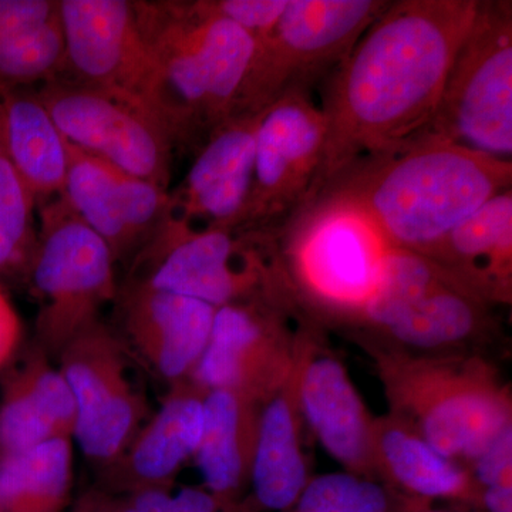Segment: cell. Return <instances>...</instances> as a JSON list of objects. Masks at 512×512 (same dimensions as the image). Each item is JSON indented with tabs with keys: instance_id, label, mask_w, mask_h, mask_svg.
Here are the masks:
<instances>
[{
	"instance_id": "cell-1",
	"label": "cell",
	"mask_w": 512,
	"mask_h": 512,
	"mask_svg": "<svg viewBox=\"0 0 512 512\" xmlns=\"http://www.w3.org/2000/svg\"><path fill=\"white\" fill-rule=\"evenodd\" d=\"M477 2L390 0L322 83L325 143L302 210L352 165L426 133Z\"/></svg>"
},
{
	"instance_id": "cell-2",
	"label": "cell",
	"mask_w": 512,
	"mask_h": 512,
	"mask_svg": "<svg viewBox=\"0 0 512 512\" xmlns=\"http://www.w3.org/2000/svg\"><path fill=\"white\" fill-rule=\"evenodd\" d=\"M511 188L512 161L421 134L406 146L352 165L316 200L352 205L390 248L424 255Z\"/></svg>"
},
{
	"instance_id": "cell-3",
	"label": "cell",
	"mask_w": 512,
	"mask_h": 512,
	"mask_svg": "<svg viewBox=\"0 0 512 512\" xmlns=\"http://www.w3.org/2000/svg\"><path fill=\"white\" fill-rule=\"evenodd\" d=\"M160 76L164 119L174 147L198 150L234 116L256 42L194 0L133 2Z\"/></svg>"
},
{
	"instance_id": "cell-4",
	"label": "cell",
	"mask_w": 512,
	"mask_h": 512,
	"mask_svg": "<svg viewBox=\"0 0 512 512\" xmlns=\"http://www.w3.org/2000/svg\"><path fill=\"white\" fill-rule=\"evenodd\" d=\"M282 276L278 232L195 228L170 210L134 256L131 281L218 309L271 298Z\"/></svg>"
},
{
	"instance_id": "cell-5",
	"label": "cell",
	"mask_w": 512,
	"mask_h": 512,
	"mask_svg": "<svg viewBox=\"0 0 512 512\" xmlns=\"http://www.w3.org/2000/svg\"><path fill=\"white\" fill-rule=\"evenodd\" d=\"M393 406L441 456L476 461L511 427L507 390L476 360L383 359Z\"/></svg>"
},
{
	"instance_id": "cell-6",
	"label": "cell",
	"mask_w": 512,
	"mask_h": 512,
	"mask_svg": "<svg viewBox=\"0 0 512 512\" xmlns=\"http://www.w3.org/2000/svg\"><path fill=\"white\" fill-rule=\"evenodd\" d=\"M113 252L66 204L62 195L40 202L37 242L28 276L40 301L37 349L56 357L80 333L99 322L116 302Z\"/></svg>"
},
{
	"instance_id": "cell-7",
	"label": "cell",
	"mask_w": 512,
	"mask_h": 512,
	"mask_svg": "<svg viewBox=\"0 0 512 512\" xmlns=\"http://www.w3.org/2000/svg\"><path fill=\"white\" fill-rule=\"evenodd\" d=\"M423 134L511 161V0H478L439 106Z\"/></svg>"
},
{
	"instance_id": "cell-8",
	"label": "cell",
	"mask_w": 512,
	"mask_h": 512,
	"mask_svg": "<svg viewBox=\"0 0 512 512\" xmlns=\"http://www.w3.org/2000/svg\"><path fill=\"white\" fill-rule=\"evenodd\" d=\"M390 0H288L256 43L234 114L261 113L282 94L312 90L352 52Z\"/></svg>"
},
{
	"instance_id": "cell-9",
	"label": "cell",
	"mask_w": 512,
	"mask_h": 512,
	"mask_svg": "<svg viewBox=\"0 0 512 512\" xmlns=\"http://www.w3.org/2000/svg\"><path fill=\"white\" fill-rule=\"evenodd\" d=\"M284 268L328 311L356 316L379 284L389 245L357 208L319 198L279 229Z\"/></svg>"
},
{
	"instance_id": "cell-10",
	"label": "cell",
	"mask_w": 512,
	"mask_h": 512,
	"mask_svg": "<svg viewBox=\"0 0 512 512\" xmlns=\"http://www.w3.org/2000/svg\"><path fill=\"white\" fill-rule=\"evenodd\" d=\"M123 340L101 320L56 357L76 406L73 443L101 471L113 466L148 419L128 376Z\"/></svg>"
},
{
	"instance_id": "cell-11",
	"label": "cell",
	"mask_w": 512,
	"mask_h": 512,
	"mask_svg": "<svg viewBox=\"0 0 512 512\" xmlns=\"http://www.w3.org/2000/svg\"><path fill=\"white\" fill-rule=\"evenodd\" d=\"M59 16L66 40L64 69L73 73L74 82L127 101L167 128L160 76L133 2L60 0Z\"/></svg>"
},
{
	"instance_id": "cell-12",
	"label": "cell",
	"mask_w": 512,
	"mask_h": 512,
	"mask_svg": "<svg viewBox=\"0 0 512 512\" xmlns=\"http://www.w3.org/2000/svg\"><path fill=\"white\" fill-rule=\"evenodd\" d=\"M36 94L72 146L168 190L175 147L156 117L77 82L50 80Z\"/></svg>"
},
{
	"instance_id": "cell-13",
	"label": "cell",
	"mask_w": 512,
	"mask_h": 512,
	"mask_svg": "<svg viewBox=\"0 0 512 512\" xmlns=\"http://www.w3.org/2000/svg\"><path fill=\"white\" fill-rule=\"evenodd\" d=\"M325 134V117L311 90H291L261 111L251 198L241 229L279 231L296 217L318 173Z\"/></svg>"
},
{
	"instance_id": "cell-14",
	"label": "cell",
	"mask_w": 512,
	"mask_h": 512,
	"mask_svg": "<svg viewBox=\"0 0 512 512\" xmlns=\"http://www.w3.org/2000/svg\"><path fill=\"white\" fill-rule=\"evenodd\" d=\"M284 306L256 298L218 308L191 382L204 392L229 390L265 402L288 377Z\"/></svg>"
},
{
	"instance_id": "cell-15",
	"label": "cell",
	"mask_w": 512,
	"mask_h": 512,
	"mask_svg": "<svg viewBox=\"0 0 512 512\" xmlns=\"http://www.w3.org/2000/svg\"><path fill=\"white\" fill-rule=\"evenodd\" d=\"M62 197L106 242L116 262L133 261L171 210L170 191L124 173L70 143Z\"/></svg>"
},
{
	"instance_id": "cell-16",
	"label": "cell",
	"mask_w": 512,
	"mask_h": 512,
	"mask_svg": "<svg viewBox=\"0 0 512 512\" xmlns=\"http://www.w3.org/2000/svg\"><path fill=\"white\" fill-rule=\"evenodd\" d=\"M259 116L234 114L211 131L183 183L170 192L175 217L195 228L241 229L251 198Z\"/></svg>"
},
{
	"instance_id": "cell-17",
	"label": "cell",
	"mask_w": 512,
	"mask_h": 512,
	"mask_svg": "<svg viewBox=\"0 0 512 512\" xmlns=\"http://www.w3.org/2000/svg\"><path fill=\"white\" fill-rule=\"evenodd\" d=\"M116 302L124 336L147 366L170 386L190 380L217 308L131 279L119 288Z\"/></svg>"
},
{
	"instance_id": "cell-18",
	"label": "cell",
	"mask_w": 512,
	"mask_h": 512,
	"mask_svg": "<svg viewBox=\"0 0 512 512\" xmlns=\"http://www.w3.org/2000/svg\"><path fill=\"white\" fill-rule=\"evenodd\" d=\"M204 397V390L191 380L170 386L160 409L144 421L123 456L101 471L100 491L111 497H127L170 490L178 471L197 453Z\"/></svg>"
},
{
	"instance_id": "cell-19",
	"label": "cell",
	"mask_w": 512,
	"mask_h": 512,
	"mask_svg": "<svg viewBox=\"0 0 512 512\" xmlns=\"http://www.w3.org/2000/svg\"><path fill=\"white\" fill-rule=\"evenodd\" d=\"M76 406L59 366L42 350L10 370L0 400V458L73 440Z\"/></svg>"
},
{
	"instance_id": "cell-20",
	"label": "cell",
	"mask_w": 512,
	"mask_h": 512,
	"mask_svg": "<svg viewBox=\"0 0 512 512\" xmlns=\"http://www.w3.org/2000/svg\"><path fill=\"white\" fill-rule=\"evenodd\" d=\"M424 256L488 305L510 303L512 188L491 198Z\"/></svg>"
},
{
	"instance_id": "cell-21",
	"label": "cell",
	"mask_w": 512,
	"mask_h": 512,
	"mask_svg": "<svg viewBox=\"0 0 512 512\" xmlns=\"http://www.w3.org/2000/svg\"><path fill=\"white\" fill-rule=\"evenodd\" d=\"M298 394L322 446L350 470H369L373 426L345 367L332 357H315L303 367Z\"/></svg>"
},
{
	"instance_id": "cell-22",
	"label": "cell",
	"mask_w": 512,
	"mask_h": 512,
	"mask_svg": "<svg viewBox=\"0 0 512 512\" xmlns=\"http://www.w3.org/2000/svg\"><path fill=\"white\" fill-rule=\"evenodd\" d=\"M490 306L440 266L429 284L394 309L376 330L409 348H453L490 326Z\"/></svg>"
},
{
	"instance_id": "cell-23",
	"label": "cell",
	"mask_w": 512,
	"mask_h": 512,
	"mask_svg": "<svg viewBox=\"0 0 512 512\" xmlns=\"http://www.w3.org/2000/svg\"><path fill=\"white\" fill-rule=\"evenodd\" d=\"M0 153L37 204L62 195L69 143L37 94L0 92Z\"/></svg>"
},
{
	"instance_id": "cell-24",
	"label": "cell",
	"mask_w": 512,
	"mask_h": 512,
	"mask_svg": "<svg viewBox=\"0 0 512 512\" xmlns=\"http://www.w3.org/2000/svg\"><path fill=\"white\" fill-rule=\"evenodd\" d=\"M259 402L229 390L204 397V424L195 460L208 493L225 507L251 474Z\"/></svg>"
},
{
	"instance_id": "cell-25",
	"label": "cell",
	"mask_w": 512,
	"mask_h": 512,
	"mask_svg": "<svg viewBox=\"0 0 512 512\" xmlns=\"http://www.w3.org/2000/svg\"><path fill=\"white\" fill-rule=\"evenodd\" d=\"M281 387L266 397L259 412L249 474L256 501L272 511H284L295 504L306 485L295 410Z\"/></svg>"
},
{
	"instance_id": "cell-26",
	"label": "cell",
	"mask_w": 512,
	"mask_h": 512,
	"mask_svg": "<svg viewBox=\"0 0 512 512\" xmlns=\"http://www.w3.org/2000/svg\"><path fill=\"white\" fill-rule=\"evenodd\" d=\"M373 457L406 490L427 498H467L473 478L450 458L441 456L404 424L373 426Z\"/></svg>"
},
{
	"instance_id": "cell-27",
	"label": "cell",
	"mask_w": 512,
	"mask_h": 512,
	"mask_svg": "<svg viewBox=\"0 0 512 512\" xmlns=\"http://www.w3.org/2000/svg\"><path fill=\"white\" fill-rule=\"evenodd\" d=\"M73 484V440L0 458V512H63Z\"/></svg>"
},
{
	"instance_id": "cell-28",
	"label": "cell",
	"mask_w": 512,
	"mask_h": 512,
	"mask_svg": "<svg viewBox=\"0 0 512 512\" xmlns=\"http://www.w3.org/2000/svg\"><path fill=\"white\" fill-rule=\"evenodd\" d=\"M66 66V40L59 8L35 28L0 39V92L55 80Z\"/></svg>"
},
{
	"instance_id": "cell-29",
	"label": "cell",
	"mask_w": 512,
	"mask_h": 512,
	"mask_svg": "<svg viewBox=\"0 0 512 512\" xmlns=\"http://www.w3.org/2000/svg\"><path fill=\"white\" fill-rule=\"evenodd\" d=\"M37 201L0 153V276H28L37 242Z\"/></svg>"
},
{
	"instance_id": "cell-30",
	"label": "cell",
	"mask_w": 512,
	"mask_h": 512,
	"mask_svg": "<svg viewBox=\"0 0 512 512\" xmlns=\"http://www.w3.org/2000/svg\"><path fill=\"white\" fill-rule=\"evenodd\" d=\"M296 503V512H387L383 488L350 474L315 478Z\"/></svg>"
},
{
	"instance_id": "cell-31",
	"label": "cell",
	"mask_w": 512,
	"mask_h": 512,
	"mask_svg": "<svg viewBox=\"0 0 512 512\" xmlns=\"http://www.w3.org/2000/svg\"><path fill=\"white\" fill-rule=\"evenodd\" d=\"M194 3L201 12L227 20L259 43L274 30L288 0H194Z\"/></svg>"
},
{
	"instance_id": "cell-32",
	"label": "cell",
	"mask_w": 512,
	"mask_h": 512,
	"mask_svg": "<svg viewBox=\"0 0 512 512\" xmlns=\"http://www.w3.org/2000/svg\"><path fill=\"white\" fill-rule=\"evenodd\" d=\"M116 498V512H222L224 505L198 488L153 490Z\"/></svg>"
},
{
	"instance_id": "cell-33",
	"label": "cell",
	"mask_w": 512,
	"mask_h": 512,
	"mask_svg": "<svg viewBox=\"0 0 512 512\" xmlns=\"http://www.w3.org/2000/svg\"><path fill=\"white\" fill-rule=\"evenodd\" d=\"M55 0H0V39L46 22L55 15Z\"/></svg>"
},
{
	"instance_id": "cell-34",
	"label": "cell",
	"mask_w": 512,
	"mask_h": 512,
	"mask_svg": "<svg viewBox=\"0 0 512 512\" xmlns=\"http://www.w3.org/2000/svg\"><path fill=\"white\" fill-rule=\"evenodd\" d=\"M474 464L477 481L485 488L512 485V426L504 430Z\"/></svg>"
},
{
	"instance_id": "cell-35",
	"label": "cell",
	"mask_w": 512,
	"mask_h": 512,
	"mask_svg": "<svg viewBox=\"0 0 512 512\" xmlns=\"http://www.w3.org/2000/svg\"><path fill=\"white\" fill-rule=\"evenodd\" d=\"M22 339V323L15 306L0 288V370L15 356Z\"/></svg>"
},
{
	"instance_id": "cell-36",
	"label": "cell",
	"mask_w": 512,
	"mask_h": 512,
	"mask_svg": "<svg viewBox=\"0 0 512 512\" xmlns=\"http://www.w3.org/2000/svg\"><path fill=\"white\" fill-rule=\"evenodd\" d=\"M72 512H116V498L100 490L84 494Z\"/></svg>"
},
{
	"instance_id": "cell-37",
	"label": "cell",
	"mask_w": 512,
	"mask_h": 512,
	"mask_svg": "<svg viewBox=\"0 0 512 512\" xmlns=\"http://www.w3.org/2000/svg\"><path fill=\"white\" fill-rule=\"evenodd\" d=\"M483 500L490 512H512V485L485 488Z\"/></svg>"
}]
</instances>
